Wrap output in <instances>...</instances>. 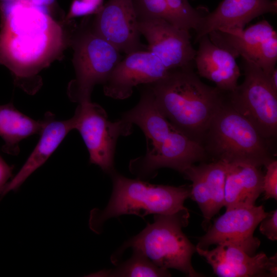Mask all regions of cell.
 Listing matches in <instances>:
<instances>
[{
  "mask_svg": "<svg viewBox=\"0 0 277 277\" xmlns=\"http://www.w3.org/2000/svg\"><path fill=\"white\" fill-rule=\"evenodd\" d=\"M44 124V118L32 119L18 110L12 102L0 105V136L4 141L2 151L17 155L20 142L33 134H40Z\"/></svg>",
  "mask_w": 277,
  "mask_h": 277,
  "instance_id": "cell-21",
  "label": "cell"
},
{
  "mask_svg": "<svg viewBox=\"0 0 277 277\" xmlns=\"http://www.w3.org/2000/svg\"><path fill=\"white\" fill-rule=\"evenodd\" d=\"M276 12V0H223L214 10L203 17L195 31V42L214 31L243 30L254 18Z\"/></svg>",
  "mask_w": 277,
  "mask_h": 277,
  "instance_id": "cell-15",
  "label": "cell"
},
{
  "mask_svg": "<svg viewBox=\"0 0 277 277\" xmlns=\"http://www.w3.org/2000/svg\"><path fill=\"white\" fill-rule=\"evenodd\" d=\"M45 124L39 140L17 173L6 185L2 196L10 191H16L26 180L43 165L56 149L68 133L74 129L72 118L60 121L51 112L44 117Z\"/></svg>",
  "mask_w": 277,
  "mask_h": 277,
  "instance_id": "cell-17",
  "label": "cell"
},
{
  "mask_svg": "<svg viewBox=\"0 0 277 277\" xmlns=\"http://www.w3.org/2000/svg\"><path fill=\"white\" fill-rule=\"evenodd\" d=\"M270 82L275 91H277V70L275 68L269 76Z\"/></svg>",
  "mask_w": 277,
  "mask_h": 277,
  "instance_id": "cell-30",
  "label": "cell"
},
{
  "mask_svg": "<svg viewBox=\"0 0 277 277\" xmlns=\"http://www.w3.org/2000/svg\"><path fill=\"white\" fill-rule=\"evenodd\" d=\"M74 129L82 136L89 154V161L105 173L115 171L114 157L118 138L130 135L133 124L121 118L108 120L104 109L91 101L78 104L74 115Z\"/></svg>",
  "mask_w": 277,
  "mask_h": 277,
  "instance_id": "cell-9",
  "label": "cell"
},
{
  "mask_svg": "<svg viewBox=\"0 0 277 277\" xmlns=\"http://www.w3.org/2000/svg\"><path fill=\"white\" fill-rule=\"evenodd\" d=\"M194 59V67L202 77L214 82L220 90L229 92L238 85L240 70L236 57L219 47L208 35L202 36Z\"/></svg>",
  "mask_w": 277,
  "mask_h": 277,
  "instance_id": "cell-16",
  "label": "cell"
},
{
  "mask_svg": "<svg viewBox=\"0 0 277 277\" xmlns=\"http://www.w3.org/2000/svg\"><path fill=\"white\" fill-rule=\"evenodd\" d=\"M201 145L214 161L260 167L274 160L267 141L231 106L226 96L209 124Z\"/></svg>",
  "mask_w": 277,
  "mask_h": 277,
  "instance_id": "cell-5",
  "label": "cell"
},
{
  "mask_svg": "<svg viewBox=\"0 0 277 277\" xmlns=\"http://www.w3.org/2000/svg\"><path fill=\"white\" fill-rule=\"evenodd\" d=\"M275 33L271 24L263 20L246 29L216 30L208 35L214 44L228 50L236 58L246 57L258 64Z\"/></svg>",
  "mask_w": 277,
  "mask_h": 277,
  "instance_id": "cell-18",
  "label": "cell"
},
{
  "mask_svg": "<svg viewBox=\"0 0 277 277\" xmlns=\"http://www.w3.org/2000/svg\"><path fill=\"white\" fill-rule=\"evenodd\" d=\"M189 218V212L154 215L152 224L120 248L111 258L112 262L115 264L126 249L131 247L160 267L173 268L191 277L202 276L191 264L196 246L182 230L188 225Z\"/></svg>",
  "mask_w": 277,
  "mask_h": 277,
  "instance_id": "cell-6",
  "label": "cell"
},
{
  "mask_svg": "<svg viewBox=\"0 0 277 277\" xmlns=\"http://www.w3.org/2000/svg\"><path fill=\"white\" fill-rule=\"evenodd\" d=\"M267 213L262 205L226 208L225 213L208 227L196 247L208 249L212 245L229 244L253 255L260 245V241L254 236V232Z\"/></svg>",
  "mask_w": 277,
  "mask_h": 277,
  "instance_id": "cell-10",
  "label": "cell"
},
{
  "mask_svg": "<svg viewBox=\"0 0 277 277\" xmlns=\"http://www.w3.org/2000/svg\"><path fill=\"white\" fill-rule=\"evenodd\" d=\"M196 252L204 257L214 273L221 277H276L277 258L268 257L264 252L250 255L229 244H221L212 250L196 247Z\"/></svg>",
  "mask_w": 277,
  "mask_h": 277,
  "instance_id": "cell-14",
  "label": "cell"
},
{
  "mask_svg": "<svg viewBox=\"0 0 277 277\" xmlns=\"http://www.w3.org/2000/svg\"><path fill=\"white\" fill-rule=\"evenodd\" d=\"M260 231L268 239L277 240V210L268 212L267 215L260 223Z\"/></svg>",
  "mask_w": 277,
  "mask_h": 277,
  "instance_id": "cell-27",
  "label": "cell"
},
{
  "mask_svg": "<svg viewBox=\"0 0 277 277\" xmlns=\"http://www.w3.org/2000/svg\"><path fill=\"white\" fill-rule=\"evenodd\" d=\"M2 2H4V1H12V0H2Z\"/></svg>",
  "mask_w": 277,
  "mask_h": 277,
  "instance_id": "cell-31",
  "label": "cell"
},
{
  "mask_svg": "<svg viewBox=\"0 0 277 277\" xmlns=\"http://www.w3.org/2000/svg\"><path fill=\"white\" fill-rule=\"evenodd\" d=\"M226 163L224 206L228 208L254 205L263 191L264 174L259 167L244 163Z\"/></svg>",
  "mask_w": 277,
  "mask_h": 277,
  "instance_id": "cell-19",
  "label": "cell"
},
{
  "mask_svg": "<svg viewBox=\"0 0 277 277\" xmlns=\"http://www.w3.org/2000/svg\"><path fill=\"white\" fill-rule=\"evenodd\" d=\"M147 85L138 104L122 117L138 126L146 138V153L130 161V172L139 179L154 176L161 168L183 173L194 163L206 160L208 156L202 145L176 128L160 111Z\"/></svg>",
  "mask_w": 277,
  "mask_h": 277,
  "instance_id": "cell-2",
  "label": "cell"
},
{
  "mask_svg": "<svg viewBox=\"0 0 277 277\" xmlns=\"http://www.w3.org/2000/svg\"><path fill=\"white\" fill-rule=\"evenodd\" d=\"M103 5L104 0H73L65 22H68L76 17L95 14Z\"/></svg>",
  "mask_w": 277,
  "mask_h": 277,
  "instance_id": "cell-25",
  "label": "cell"
},
{
  "mask_svg": "<svg viewBox=\"0 0 277 277\" xmlns=\"http://www.w3.org/2000/svg\"><path fill=\"white\" fill-rule=\"evenodd\" d=\"M0 64L30 94L42 85L38 74L58 58L71 37L46 8L29 0L0 4Z\"/></svg>",
  "mask_w": 277,
  "mask_h": 277,
  "instance_id": "cell-1",
  "label": "cell"
},
{
  "mask_svg": "<svg viewBox=\"0 0 277 277\" xmlns=\"http://www.w3.org/2000/svg\"><path fill=\"white\" fill-rule=\"evenodd\" d=\"M194 66L170 70L149 85L162 114L176 128L201 144L226 93L201 81Z\"/></svg>",
  "mask_w": 277,
  "mask_h": 277,
  "instance_id": "cell-3",
  "label": "cell"
},
{
  "mask_svg": "<svg viewBox=\"0 0 277 277\" xmlns=\"http://www.w3.org/2000/svg\"><path fill=\"white\" fill-rule=\"evenodd\" d=\"M138 28L148 43L147 50L169 70L194 66L196 50L189 31L157 18L138 20Z\"/></svg>",
  "mask_w": 277,
  "mask_h": 277,
  "instance_id": "cell-12",
  "label": "cell"
},
{
  "mask_svg": "<svg viewBox=\"0 0 277 277\" xmlns=\"http://www.w3.org/2000/svg\"><path fill=\"white\" fill-rule=\"evenodd\" d=\"M200 165L210 194L214 215L224 206L226 163L222 161H214Z\"/></svg>",
  "mask_w": 277,
  "mask_h": 277,
  "instance_id": "cell-24",
  "label": "cell"
},
{
  "mask_svg": "<svg viewBox=\"0 0 277 277\" xmlns=\"http://www.w3.org/2000/svg\"><path fill=\"white\" fill-rule=\"evenodd\" d=\"M14 166L8 164L0 154V195L2 196L4 189L12 176Z\"/></svg>",
  "mask_w": 277,
  "mask_h": 277,
  "instance_id": "cell-28",
  "label": "cell"
},
{
  "mask_svg": "<svg viewBox=\"0 0 277 277\" xmlns=\"http://www.w3.org/2000/svg\"><path fill=\"white\" fill-rule=\"evenodd\" d=\"M243 82L227 92L231 106L248 120L266 140L277 134V91L269 76L254 62L242 57Z\"/></svg>",
  "mask_w": 277,
  "mask_h": 277,
  "instance_id": "cell-8",
  "label": "cell"
},
{
  "mask_svg": "<svg viewBox=\"0 0 277 277\" xmlns=\"http://www.w3.org/2000/svg\"><path fill=\"white\" fill-rule=\"evenodd\" d=\"M138 20L157 18L180 29L196 31L205 14L188 0H133Z\"/></svg>",
  "mask_w": 277,
  "mask_h": 277,
  "instance_id": "cell-20",
  "label": "cell"
},
{
  "mask_svg": "<svg viewBox=\"0 0 277 277\" xmlns=\"http://www.w3.org/2000/svg\"><path fill=\"white\" fill-rule=\"evenodd\" d=\"M182 174L192 182L190 197L197 203L202 211L204 217L202 225L207 230L214 214L211 196L201 166L193 164Z\"/></svg>",
  "mask_w": 277,
  "mask_h": 277,
  "instance_id": "cell-23",
  "label": "cell"
},
{
  "mask_svg": "<svg viewBox=\"0 0 277 277\" xmlns=\"http://www.w3.org/2000/svg\"><path fill=\"white\" fill-rule=\"evenodd\" d=\"M71 37L75 77L68 86L70 100L78 104L91 101L94 86L104 84L122 60L120 52L84 24Z\"/></svg>",
  "mask_w": 277,
  "mask_h": 277,
  "instance_id": "cell-7",
  "label": "cell"
},
{
  "mask_svg": "<svg viewBox=\"0 0 277 277\" xmlns=\"http://www.w3.org/2000/svg\"><path fill=\"white\" fill-rule=\"evenodd\" d=\"M34 5L47 9L50 11L55 5L56 0H29Z\"/></svg>",
  "mask_w": 277,
  "mask_h": 277,
  "instance_id": "cell-29",
  "label": "cell"
},
{
  "mask_svg": "<svg viewBox=\"0 0 277 277\" xmlns=\"http://www.w3.org/2000/svg\"><path fill=\"white\" fill-rule=\"evenodd\" d=\"M266 172L263 176V192L264 200L277 199V161L273 160L266 166Z\"/></svg>",
  "mask_w": 277,
  "mask_h": 277,
  "instance_id": "cell-26",
  "label": "cell"
},
{
  "mask_svg": "<svg viewBox=\"0 0 277 277\" xmlns=\"http://www.w3.org/2000/svg\"><path fill=\"white\" fill-rule=\"evenodd\" d=\"M92 31L120 52L145 50L133 0H108L95 14Z\"/></svg>",
  "mask_w": 277,
  "mask_h": 277,
  "instance_id": "cell-11",
  "label": "cell"
},
{
  "mask_svg": "<svg viewBox=\"0 0 277 277\" xmlns=\"http://www.w3.org/2000/svg\"><path fill=\"white\" fill-rule=\"evenodd\" d=\"M169 71L159 58L147 50L126 54L104 83V94L116 100L130 96L134 87L150 84L166 76Z\"/></svg>",
  "mask_w": 277,
  "mask_h": 277,
  "instance_id": "cell-13",
  "label": "cell"
},
{
  "mask_svg": "<svg viewBox=\"0 0 277 277\" xmlns=\"http://www.w3.org/2000/svg\"><path fill=\"white\" fill-rule=\"evenodd\" d=\"M98 276H170L167 269L160 267L152 262L143 253L133 250L131 258L109 270L93 274Z\"/></svg>",
  "mask_w": 277,
  "mask_h": 277,
  "instance_id": "cell-22",
  "label": "cell"
},
{
  "mask_svg": "<svg viewBox=\"0 0 277 277\" xmlns=\"http://www.w3.org/2000/svg\"><path fill=\"white\" fill-rule=\"evenodd\" d=\"M110 175L113 190L109 203L104 209H93L90 214L89 227L96 233L101 232L107 220L123 214L143 217L150 214L189 212L184 206L190 194V188L187 187L151 184L139 179L127 178L115 170Z\"/></svg>",
  "mask_w": 277,
  "mask_h": 277,
  "instance_id": "cell-4",
  "label": "cell"
}]
</instances>
